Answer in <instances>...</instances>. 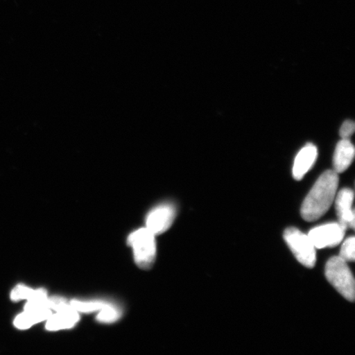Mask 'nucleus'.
I'll return each instance as SVG.
<instances>
[{"label":"nucleus","mask_w":355,"mask_h":355,"mask_svg":"<svg viewBox=\"0 0 355 355\" xmlns=\"http://www.w3.org/2000/svg\"><path fill=\"white\" fill-rule=\"evenodd\" d=\"M338 184L339 176L335 171L324 172L304 199L302 217L307 221H315L325 214L335 201Z\"/></svg>","instance_id":"nucleus-1"},{"label":"nucleus","mask_w":355,"mask_h":355,"mask_svg":"<svg viewBox=\"0 0 355 355\" xmlns=\"http://www.w3.org/2000/svg\"><path fill=\"white\" fill-rule=\"evenodd\" d=\"M155 236L148 228H141L133 232L128 238V244L132 248L135 263L141 269L152 268L157 257Z\"/></svg>","instance_id":"nucleus-2"},{"label":"nucleus","mask_w":355,"mask_h":355,"mask_svg":"<svg viewBox=\"0 0 355 355\" xmlns=\"http://www.w3.org/2000/svg\"><path fill=\"white\" fill-rule=\"evenodd\" d=\"M327 281L340 294L349 301L355 298V283L352 270L341 257H333L327 261L325 268Z\"/></svg>","instance_id":"nucleus-3"},{"label":"nucleus","mask_w":355,"mask_h":355,"mask_svg":"<svg viewBox=\"0 0 355 355\" xmlns=\"http://www.w3.org/2000/svg\"><path fill=\"white\" fill-rule=\"evenodd\" d=\"M284 239L297 260L306 268H313L317 261L316 248L309 235L298 229L290 227L284 233Z\"/></svg>","instance_id":"nucleus-4"},{"label":"nucleus","mask_w":355,"mask_h":355,"mask_svg":"<svg viewBox=\"0 0 355 355\" xmlns=\"http://www.w3.org/2000/svg\"><path fill=\"white\" fill-rule=\"evenodd\" d=\"M346 229L340 223H328L318 226L309 233V237L316 248L335 247L343 242Z\"/></svg>","instance_id":"nucleus-5"},{"label":"nucleus","mask_w":355,"mask_h":355,"mask_svg":"<svg viewBox=\"0 0 355 355\" xmlns=\"http://www.w3.org/2000/svg\"><path fill=\"white\" fill-rule=\"evenodd\" d=\"M176 208L172 203H162L148 213L146 219V228L155 235L167 232L174 222Z\"/></svg>","instance_id":"nucleus-6"},{"label":"nucleus","mask_w":355,"mask_h":355,"mask_svg":"<svg viewBox=\"0 0 355 355\" xmlns=\"http://www.w3.org/2000/svg\"><path fill=\"white\" fill-rule=\"evenodd\" d=\"M335 199L339 223L345 229L350 228L353 230L355 223L354 211L353 209L354 191L349 189H343L340 191Z\"/></svg>","instance_id":"nucleus-7"},{"label":"nucleus","mask_w":355,"mask_h":355,"mask_svg":"<svg viewBox=\"0 0 355 355\" xmlns=\"http://www.w3.org/2000/svg\"><path fill=\"white\" fill-rule=\"evenodd\" d=\"M79 320V313L70 305L68 308L57 311L55 314L52 313L46 321V328L50 331L70 329L74 327Z\"/></svg>","instance_id":"nucleus-8"},{"label":"nucleus","mask_w":355,"mask_h":355,"mask_svg":"<svg viewBox=\"0 0 355 355\" xmlns=\"http://www.w3.org/2000/svg\"><path fill=\"white\" fill-rule=\"evenodd\" d=\"M318 157L317 146L308 144L300 150L296 155L294 166H293V176L295 180H301L313 166Z\"/></svg>","instance_id":"nucleus-9"},{"label":"nucleus","mask_w":355,"mask_h":355,"mask_svg":"<svg viewBox=\"0 0 355 355\" xmlns=\"http://www.w3.org/2000/svg\"><path fill=\"white\" fill-rule=\"evenodd\" d=\"M354 153V146L349 139H341L337 144L333 158V166L337 174L345 172L352 165Z\"/></svg>","instance_id":"nucleus-10"},{"label":"nucleus","mask_w":355,"mask_h":355,"mask_svg":"<svg viewBox=\"0 0 355 355\" xmlns=\"http://www.w3.org/2000/svg\"><path fill=\"white\" fill-rule=\"evenodd\" d=\"M51 314V309L24 310L15 318V326L20 330L29 329L35 324L46 321Z\"/></svg>","instance_id":"nucleus-11"},{"label":"nucleus","mask_w":355,"mask_h":355,"mask_svg":"<svg viewBox=\"0 0 355 355\" xmlns=\"http://www.w3.org/2000/svg\"><path fill=\"white\" fill-rule=\"evenodd\" d=\"M48 297L47 291L44 288H37L33 290L26 286H17L11 292L10 298L12 301H19L26 300H34L44 299Z\"/></svg>","instance_id":"nucleus-12"},{"label":"nucleus","mask_w":355,"mask_h":355,"mask_svg":"<svg viewBox=\"0 0 355 355\" xmlns=\"http://www.w3.org/2000/svg\"><path fill=\"white\" fill-rule=\"evenodd\" d=\"M70 305L78 313H89L96 312L105 307L109 302L103 300H89L83 301L73 300L70 301Z\"/></svg>","instance_id":"nucleus-13"},{"label":"nucleus","mask_w":355,"mask_h":355,"mask_svg":"<svg viewBox=\"0 0 355 355\" xmlns=\"http://www.w3.org/2000/svg\"><path fill=\"white\" fill-rule=\"evenodd\" d=\"M121 311L117 306L109 303L103 309L99 311L96 316V320L103 323H113L117 322L121 318Z\"/></svg>","instance_id":"nucleus-14"},{"label":"nucleus","mask_w":355,"mask_h":355,"mask_svg":"<svg viewBox=\"0 0 355 355\" xmlns=\"http://www.w3.org/2000/svg\"><path fill=\"white\" fill-rule=\"evenodd\" d=\"M354 237H349L344 242L343 248L340 252L339 257H341L346 263H354Z\"/></svg>","instance_id":"nucleus-15"},{"label":"nucleus","mask_w":355,"mask_h":355,"mask_svg":"<svg viewBox=\"0 0 355 355\" xmlns=\"http://www.w3.org/2000/svg\"><path fill=\"white\" fill-rule=\"evenodd\" d=\"M355 124L352 121H346L340 127V136L343 139H349L354 132Z\"/></svg>","instance_id":"nucleus-16"}]
</instances>
